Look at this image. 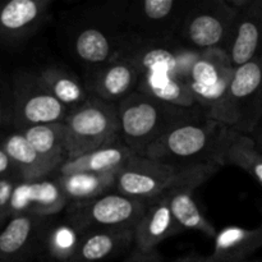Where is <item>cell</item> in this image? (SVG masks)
<instances>
[{"label":"cell","mask_w":262,"mask_h":262,"mask_svg":"<svg viewBox=\"0 0 262 262\" xmlns=\"http://www.w3.org/2000/svg\"><path fill=\"white\" fill-rule=\"evenodd\" d=\"M225 51L234 68L262 55V0H251L238 12Z\"/></svg>","instance_id":"e0dca14e"},{"label":"cell","mask_w":262,"mask_h":262,"mask_svg":"<svg viewBox=\"0 0 262 262\" xmlns=\"http://www.w3.org/2000/svg\"><path fill=\"white\" fill-rule=\"evenodd\" d=\"M51 0H10L0 5V37L20 41L35 35L46 22Z\"/></svg>","instance_id":"ac0fdd59"},{"label":"cell","mask_w":262,"mask_h":262,"mask_svg":"<svg viewBox=\"0 0 262 262\" xmlns=\"http://www.w3.org/2000/svg\"><path fill=\"white\" fill-rule=\"evenodd\" d=\"M55 181L69 204L84 202L115 191L117 173H73L56 176Z\"/></svg>","instance_id":"4316f807"},{"label":"cell","mask_w":262,"mask_h":262,"mask_svg":"<svg viewBox=\"0 0 262 262\" xmlns=\"http://www.w3.org/2000/svg\"><path fill=\"white\" fill-rule=\"evenodd\" d=\"M123 262H164L163 256L159 252V250L151 251V252H143L138 248L133 247L129 255L125 257Z\"/></svg>","instance_id":"1f68e13d"},{"label":"cell","mask_w":262,"mask_h":262,"mask_svg":"<svg viewBox=\"0 0 262 262\" xmlns=\"http://www.w3.org/2000/svg\"><path fill=\"white\" fill-rule=\"evenodd\" d=\"M219 169L216 164L188 165L182 178L165 193L177 223L184 230H196L209 238L216 235V229L200 210L193 193L194 189L211 178Z\"/></svg>","instance_id":"7c38bea8"},{"label":"cell","mask_w":262,"mask_h":262,"mask_svg":"<svg viewBox=\"0 0 262 262\" xmlns=\"http://www.w3.org/2000/svg\"><path fill=\"white\" fill-rule=\"evenodd\" d=\"M0 179L12 182H23L22 174L8 154L0 147Z\"/></svg>","instance_id":"4dcf8cb0"},{"label":"cell","mask_w":262,"mask_h":262,"mask_svg":"<svg viewBox=\"0 0 262 262\" xmlns=\"http://www.w3.org/2000/svg\"><path fill=\"white\" fill-rule=\"evenodd\" d=\"M135 247V229H91L82 232L72 262H104Z\"/></svg>","instance_id":"ffe728a7"},{"label":"cell","mask_w":262,"mask_h":262,"mask_svg":"<svg viewBox=\"0 0 262 262\" xmlns=\"http://www.w3.org/2000/svg\"><path fill=\"white\" fill-rule=\"evenodd\" d=\"M140 73L125 59L114 58L84 72L83 82L91 96L117 105L137 90Z\"/></svg>","instance_id":"5bb4252c"},{"label":"cell","mask_w":262,"mask_h":262,"mask_svg":"<svg viewBox=\"0 0 262 262\" xmlns=\"http://www.w3.org/2000/svg\"><path fill=\"white\" fill-rule=\"evenodd\" d=\"M192 0H118L102 4L124 32L145 38H177Z\"/></svg>","instance_id":"3957f363"},{"label":"cell","mask_w":262,"mask_h":262,"mask_svg":"<svg viewBox=\"0 0 262 262\" xmlns=\"http://www.w3.org/2000/svg\"><path fill=\"white\" fill-rule=\"evenodd\" d=\"M252 262H262V258H260V260H256V261H252Z\"/></svg>","instance_id":"d590c367"},{"label":"cell","mask_w":262,"mask_h":262,"mask_svg":"<svg viewBox=\"0 0 262 262\" xmlns=\"http://www.w3.org/2000/svg\"><path fill=\"white\" fill-rule=\"evenodd\" d=\"M49 217L17 215L0 232V262H27L42 243Z\"/></svg>","instance_id":"9a60e30c"},{"label":"cell","mask_w":262,"mask_h":262,"mask_svg":"<svg viewBox=\"0 0 262 262\" xmlns=\"http://www.w3.org/2000/svg\"><path fill=\"white\" fill-rule=\"evenodd\" d=\"M0 142H2V140H0Z\"/></svg>","instance_id":"8d00e7d4"},{"label":"cell","mask_w":262,"mask_h":262,"mask_svg":"<svg viewBox=\"0 0 262 262\" xmlns=\"http://www.w3.org/2000/svg\"><path fill=\"white\" fill-rule=\"evenodd\" d=\"M122 141L141 154L177 125L205 117L201 109H186L133 91L117 104Z\"/></svg>","instance_id":"6da1fadb"},{"label":"cell","mask_w":262,"mask_h":262,"mask_svg":"<svg viewBox=\"0 0 262 262\" xmlns=\"http://www.w3.org/2000/svg\"><path fill=\"white\" fill-rule=\"evenodd\" d=\"M124 33L99 4L91 9V17L72 33V53L86 69L101 66L117 58Z\"/></svg>","instance_id":"30bf717a"},{"label":"cell","mask_w":262,"mask_h":262,"mask_svg":"<svg viewBox=\"0 0 262 262\" xmlns=\"http://www.w3.org/2000/svg\"><path fill=\"white\" fill-rule=\"evenodd\" d=\"M248 136L252 138V141H253V143H255L256 148H257V150L262 154V122L257 125V128H256V129Z\"/></svg>","instance_id":"836d02e7"},{"label":"cell","mask_w":262,"mask_h":262,"mask_svg":"<svg viewBox=\"0 0 262 262\" xmlns=\"http://www.w3.org/2000/svg\"><path fill=\"white\" fill-rule=\"evenodd\" d=\"M135 154L123 141H120L82 156L68 159L56 169L54 176H66L73 173H118Z\"/></svg>","instance_id":"7402d4cb"},{"label":"cell","mask_w":262,"mask_h":262,"mask_svg":"<svg viewBox=\"0 0 262 262\" xmlns=\"http://www.w3.org/2000/svg\"><path fill=\"white\" fill-rule=\"evenodd\" d=\"M0 147L19 169L23 182L40 181L48 178L51 174H55V169L36 152L20 130L3 138Z\"/></svg>","instance_id":"d4e9b609"},{"label":"cell","mask_w":262,"mask_h":262,"mask_svg":"<svg viewBox=\"0 0 262 262\" xmlns=\"http://www.w3.org/2000/svg\"><path fill=\"white\" fill-rule=\"evenodd\" d=\"M136 91L174 106L186 109L199 107L189 91L187 81L170 74H141Z\"/></svg>","instance_id":"484cf974"},{"label":"cell","mask_w":262,"mask_h":262,"mask_svg":"<svg viewBox=\"0 0 262 262\" xmlns=\"http://www.w3.org/2000/svg\"><path fill=\"white\" fill-rule=\"evenodd\" d=\"M68 113L69 110L45 89L37 74H25L15 83L13 117L20 130L63 123Z\"/></svg>","instance_id":"4fadbf2b"},{"label":"cell","mask_w":262,"mask_h":262,"mask_svg":"<svg viewBox=\"0 0 262 262\" xmlns=\"http://www.w3.org/2000/svg\"><path fill=\"white\" fill-rule=\"evenodd\" d=\"M199 53L177 38H145L125 32L118 56L129 61L140 76L170 74L187 81Z\"/></svg>","instance_id":"5b68a950"},{"label":"cell","mask_w":262,"mask_h":262,"mask_svg":"<svg viewBox=\"0 0 262 262\" xmlns=\"http://www.w3.org/2000/svg\"><path fill=\"white\" fill-rule=\"evenodd\" d=\"M173 262H211L210 261L209 256H202V255H196V253H189V255L182 256L178 257Z\"/></svg>","instance_id":"d6a6232c"},{"label":"cell","mask_w":262,"mask_h":262,"mask_svg":"<svg viewBox=\"0 0 262 262\" xmlns=\"http://www.w3.org/2000/svg\"><path fill=\"white\" fill-rule=\"evenodd\" d=\"M17 183L19 182L0 179V227L7 219H12V197Z\"/></svg>","instance_id":"f546056e"},{"label":"cell","mask_w":262,"mask_h":262,"mask_svg":"<svg viewBox=\"0 0 262 262\" xmlns=\"http://www.w3.org/2000/svg\"><path fill=\"white\" fill-rule=\"evenodd\" d=\"M216 163L220 168L232 165L242 169L262 187V154L250 136L230 128L220 146Z\"/></svg>","instance_id":"603a6c76"},{"label":"cell","mask_w":262,"mask_h":262,"mask_svg":"<svg viewBox=\"0 0 262 262\" xmlns=\"http://www.w3.org/2000/svg\"><path fill=\"white\" fill-rule=\"evenodd\" d=\"M36 74L45 89L68 110L81 106L91 97L83 79L64 67L48 66Z\"/></svg>","instance_id":"cb8c5ba5"},{"label":"cell","mask_w":262,"mask_h":262,"mask_svg":"<svg viewBox=\"0 0 262 262\" xmlns=\"http://www.w3.org/2000/svg\"><path fill=\"white\" fill-rule=\"evenodd\" d=\"M262 122V55L237 67L225 101L223 124L251 135Z\"/></svg>","instance_id":"9c48e42d"},{"label":"cell","mask_w":262,"mask_h":262,"mask_svg":"<svg viewBox=\"0 0 262 262\" xmlns=\"http://www.w3.org/2000/svg\"><path fill=\"white\" fill-rule=\"evenodd\" d=\"M235 68L224 49L200 50L187 84L205 117L223 124L228 89Z\"/></svg>","instance_id":"8992f818"},{"label":"cell","mask_w":262,"mask_h":262,"mask_svg":"<svg viewBox=\"0 0 262 262\" xmlns=\"http://www.w3.org/2000/svg\"><path fill=\"white\" fill-rule=\"evenodd\" d=\"M230 128L206 117L177 125L141 155L177 166L216 164L220 146Z\"/></svg>","instance_id":"7a4b0ae2"},{"label":"cell","mask_w":262,"mask_h":262,"mask_svg":"<svg viewBox=\"0 0 262 262\" xmlns=\"http://www.w3.org/2000/svg\"><path fill=\"white\" fill-rule=\"evenodd\" d=\"M81 237V230L77 229L68 220H64L51 227L48 225L42 245L46 255L53 262H72L78 251Z\"/></svg>","instance_id":"f1b7e54d"},{"label":"cell","mask_w":262,"mask_h":262,"mask_svg":"<svg viewBox=\"0 0 262 262\" xmlns=\"http://www.w3.org/2000/svg\"><path fill=\"white\" fill-rule=\"evenodd\" d=\"M68 200L54 179L19 182L12 197V217L17 215L50 217L68 206Z\"/></svg>","instance_id":"2e32d148"},{"label":"cell","mask_w":262,"mask_h":262,"mask_svg":"<svg viewBox=\"0 0 262 262\" xmlns=\"http://www.w3.org/2000/svg\"><path fill=\"white\" fill-rule=\"evenodd\" d=\"M61 124L68 159L122 141L117 105L94 96L81 106L69 110Z\"/></svg>","instance_id":"277c9868"},{"label":"cell","mask_w":262,"mask_h":262,"mask_svg":"<svg viewBox=\"0 0 262 262\" xmlns=\"http://www.w3.org/2000/svg\"><path fill=\"white\" fill-rule=\"evenodd\" d=\"M262 248V222L253 229L229 225L216 233L211 262H250L251 256Z\"/></svg>","instance_id":"44dd1931"},{"label":"cell","mask_w":262,"mask_h":262,"mask_svg":"<svg viewBox=\"0 0 262 262\" xmlns=\"http://www.w3.org/2000/svg\"><path fill=\"white\" fill-rule=\"evenodd\" d=\"M148 202L113 191L90 201L68 204L66 220L81 232L91 229H135L147 209Z\"/></svg>","instance_id":"ba28073f"},{"label":"cell","mask_w":262,"mask_h":262,"mask_svg":"<svg viewBox=\"0 0 262 262\" xmlns=\"http://www.w3.org/2000/svg\"><path fill=\"white\" fill-rule=\"evenodd\" d=\"M184 229L177 223L166 194L148 202L146 211L135 228V247L143 252L158 250L165 239L183 233Z\"/></svg>","instance_id":"d6986e66"},{"label":"cell","mask_w":262,"mask_h":262,"mask_svg":"<svg viewBox=\"0 0 262 262\" xmlns=\"http://www.w3.org/2000/svg\"><path fill=\"white\" fill-rule=\"evenodd\" d=\"M237 14L228 0H192L177 40L194 50H225Z\"/></svg>","instance_id":"52a82bcc"},{"label":"cell","mask_w":262,"mask_h":262,"mask_svg":"<svg viewBox=\"0 0 262 262\" xmlns=\"http://www.w3.org/2000/svg\"><path fill=\"white\" fill-rule=\"evenodd\" d=\"M20 132L32 145L36 152L46 163L50 164L55 169V171L64 161L68 160L66 146H64L63 124L61 123L35 125V127L22 129Z\"/></svg>","instance_id":"83f0119b"},{"label":"cell","mask_w":262,"mask_h":262,"mask_svg":"<svg viewBox=\"0 0 262 262\" xmlns=\"http://www.w3.org/2000/svg\"><path fill=\"white\" fill-rule=\"evenodd\" d=\"M187 166L171 165L135 154L117 173L115 191L130 199L151 201L166 193L182 178Z\"/></svg>","instance_id":"8fae6325"},{"label":"cell","mask_w":262,"mask_h":262,"mask_svg":"<svg viewBox=\"0 0 262 262\" xmlns=\"http://www.w3.org/2000/svg\"><path fill=\"white\" fill-rule=\"evenodd\" d=\"M3 117H4V102H3V97L0 95V122L3 120Z\"/></svg>","instance_id":"e575fe53"}]
</instances>
